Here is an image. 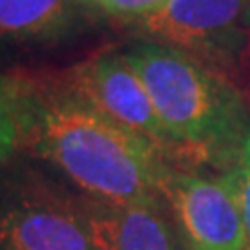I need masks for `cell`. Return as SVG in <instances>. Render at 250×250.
<instances>
[{
	"label": "cell",
	"instance_id": "6da1fadb",
	"mask_svg": "<svg viewBox=\"0 0 250 250\" xmlns=\"http://www.w3.org/2000/svg\"><path fill=\"white\" fill-rule=\"evenodd\" d=\"M27 150L61 169L85 196L119 205H159L171 169L154 142L98 113L59 80H36Z\"/></svg>",
	"mask_w": 250,
	"mask_h": 250
},
{
	"label": "cell",
	"instance_id": "7a4b0ae2",
	"mask_svg": "<svg viewBox=\"0 0 250 250\" xmlns=\"http://www.w3.org/2000/svg\"><path fill=\"white\" fill-rule=\"evenodd\" d=\"M123 57L144 82L171 148L238 159L248 131L244 104L223 77L190 52L161 42H138Z\"/></svg>",
	"mask_w": 250,
	"mask_h": 250
},
{
	"label": "cell",
	"instance_id": "3957f363",
	"mask_svg": "<svg viewBox=\"0 0 250 250\" xmlns=\"http://www.w3.org/2000/svg\"><path fill=\"white\" fill-rule=\"evenodd\" d=\"M0 250H100L80 196L31 171L0 173Z\"/></svg>",
	"mask_w": 250,
	"mask_h": 250
},
{
	"label": "cell",
	"instance_id": "9c48e42d",
	"mask_svg": "<svg viewBox=\"0 0 250 250\" xmlns=\"http://www.w3.org/2000/svg\"><path fill=\"white\" fill-rule=\"evenodd\" d=\"M75 0H0V36L38 38L57 34Z\"/></svg>",
	"mask_w": 250,
	"mask_h": 250
},
{
	"label": "cell",
	"instance_id": "52a82bcc",
	"mask_svg": "<svg viewBox=\"0 0 250 250\" xmlns=\"http://www.w3.org/2000/svg\"><path fill=\"white\" fill-rule=\"evenodd\" d=\"M100 250H188L159 205H119L82 194Z\"/></svg>",
	"mask_w": 250,
	"mask_h": 250
},
{
	"label": "cell",
	"instance_id": "5b68a950",
	"mask_svg": "<svg viewBox=\"0 0 250 250\" xmlns=\"http://www.w3.org/2000/svg\"><path fill=\"white\" fill-rule=\"evenodd\" d=\"M65 88L115 123L148 138L163 152L171 150L144 82L123 54L103 52L59 77Z\"/></svg>",
	"mask_w": 250,
	"mask_h": 250
},
{
	"label": "cell",
	"instance_id": "8fae6325",
	"mask_svg": "<svg viewBox=\"0 0 250 250\" xmlns=\"http://www.w3.org/2000/svg\"><path fill=\"white\" fill-rule=\"evenodd\" d=\"M236 173L240 184V202H242V215H244V248L250 250V127L242 140L238 159H236Z\"/></svg>",
	"mask_w": 250,
	"mask_h": 250
},
{
	"label": "cell",
	"instance_id": "ba28073f",
	"mask_svg": "<svg viewBox=\"0 0 250 250\" xmlns=\"http://www.w3.org/2000/svg\"><path fill=\"white\" fill-rule=\"evenodd\" d=\"M36 80L27 75H0V165L25 150L34 119Z\"/></svg>",
	"mask_w": 250,
	"mask_h": 250
},
{
	"label": "cell",
	"instance_id": "4fadbf2b",
	"mask_svg": "<svg viewBox=\"0 0 250 250\" xmlns=\"http://www.w3.org/2000/svg\"><path fill=\"white\" fill-rule=\"evenodd\" d=\"M246 59H248V69H250V36H248V44H246Z\"/></svg>",
	"mask_w": 250,
	"mask_h": 250
},
{
	"label": "cell",
	"instance_id": "277c9868",
	"mask_svg": "<svg viewBox=\"0 0 250 250\" xmlns=\"http://www.w3.org/2000/svg\"><path fill=\"white\" fill-rule=\"evenodd\" d=\"M161 196L173 213L188 250H242L244 215L236 167L207 177L169 169Z\"/></svg>",
	"mask_w": 250,
	"mask_h": 250
},
{
	"label": "cell",
	"instance_id": "7c38bea8",
	"mask_svg": "<svg viewBox=\"0 0 250 250\" xmlns=\"http://www.w3.org/2000/svg\"><path fill=\"white\" fill-rule=\"evenodd\" d=\"M75 2H80V4H88V6H100V4H103L104 2V0H75Z\"/></svg>",
	"mask_w": 250,
	"mask_h": 250
},
{
	"label": "cell",
	"instance_id": "8992f818",
	"mask_svg": "<svg viewBox=\"0 0 250 250\" xmlns=\"http://www.w3.org/2000/svg\"><path fill=\"white\" fill-rule=\"evenodd\" d=\"M248 9V0H167L140 27L156 42L190 54L215 52L229 46Z\"/></svg>",
	"mask_w": 250,
	"mask_h": 250
},
{
	"label": "cell",
	"instance_id": "30bf717a",
	"mask_svg": "<svg viewBox=\"0 0 250 250\" xmlns=\"http://www.w3.org/2000/svg\"><path fill=\"white\" fill-rule=\"evenodd\" d=\"M167 0H104L98 6L106 17L125 23H144L150 19L156 11H161Z\"/></svg>",
	"mask_w": 250,
	"mask_h": 250
}]
</instances>
